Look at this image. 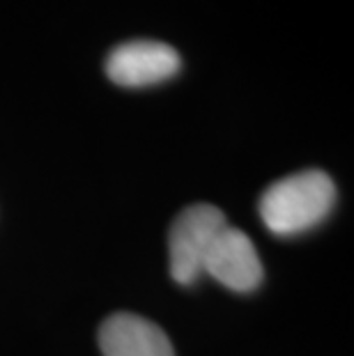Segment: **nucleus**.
I'll list each match as a JSON object with an SVG mask.
<instances>
[{"mask_svg":"<svg viewBox=\"0 0 354 356\" xmlns=\"http://www.w3.org/2000/svg\"><path fill=\"white\" fill-rule=\"evenodd\" d=\"M228 221L214 204H189L177 214L168 232L170 276L179 285H191L205 274V260Z\"/></svg>","mask_w":354,"mask_h":356,"instance_id":"nucleus-2","label":"nucleus"},{"mask_svg":"<svg viewBox=\"0 0 354 356\" xmlns=\"http://www.w3.org/2000/svg\"><path fill=\"white\" fill-rule=\"evenodd\" d=\"M202 271L235 292H251L262 283V262L253 241L246 232L230 225L218 232Z\"/></svg>","mask_w":354,"mask_h":356,"instance_id":"nucleus-4","label":"nucleus"},{"mask_svg":"<svg viewBox=\"0 0 354 356\" xmlns=\"http://www.w3.org/2000/svg\"><path fill=\"white\" fill-rule=\"evenodd\" d=\"M182 67L179 53L166 42L131 40L115 47L106 58V76L122 88H147L172 79Z\"/></svg>","mask_w":354,"mask_h":356,"instance_id":"nucleus-3","label":"nucleus"},{"mask_svg":"<svg viewBox=\"0 0 354 356\" xmlns=\"http://www.w3.org/2000/svg\"><path fill=\"white\" fill-rule=\"evenodd\" d=\"M334 202L336 186L327 172L301 170L267 186L258 202V211L269 232L292 237L325 221Z\"/></svg>","mask_w":354,"mask_h":356,"instance_id":"nucleus-1","label":"nucleus"},{"mask_svg":"<svg viewBox=\"0 0 354 356\" xmlns=\"http://www.w3.org/2000/svg\"><path fill=\"white\" fill-rule=\"evenodd\" d=\"M104 356H175L168 336L152 320L134 313H115L99 329Z\"/></svg>","mask_w":354,"mask_h":356,"instance_id":"nucleus-5","label":"nucleus"}]
</instances>
